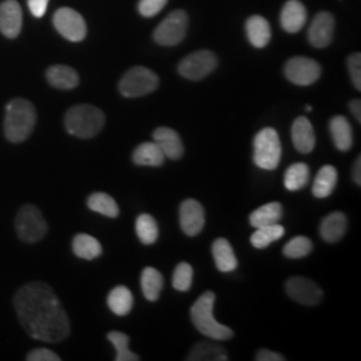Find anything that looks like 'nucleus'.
Listing matches in <instances>:
<instances>
[{"instance_id":"1","label":"nucleus","mask_w":361,"mask_h":361,"mask_svg":"<svg viewBox=\"0 0 361 361\" xmlns=\"http://www.w3.org/2000/svg\"><path fill=\"white\" fill-rule=\"evenodd\" d=\"M19 322L32 338L59 343L70 335V320L61 300L46 283H28L13 296Z\"/></svg>"},{"instance_id":"2","label":"nucleus","mask_w":361,"mask_h":361,"mask_svg":"<svg viewBox=\"0 0 361 361\" xmlns=\"http://www.w3.org/2000/svg\"><path fill=\"white\" fill-rule=\"evenodd\" d=\"M37 123L35 106L25 98L13 99L6 107L4 134L13 143L25 142Z\"/></svg>"},{"instance_id":"3","label":"nucleus","mask_w":361,"mask_h":361,"mask_svg":"<svg viewBox=\"0 0 361 361\" xmlns=\"http://www.w3.org/2000/svg\"><path fill=\"white\" fill-rule=\"evenodd\" d=\"M214 302H216V295L210 290L198 297V300L194 302L190 310L194 326L202 335L207 336L212 340H216V341L231 340L233 337L232 329L224 324L219 323L214 319V314H213Z\"/></svg>"},{"instance_id":"4","label":"nucleus","mask_w":361,"mask_h":361,"mask_svg":"<svg viewBox=\"0 0 361 361\" xmlns=\"http://www.w3.org/2000/svg\"><path fill=\"white\" fill-rule=\"evenodd\" d=\"M106 116L104 111L91 104H78L71 107L65 116L66 130L82 140H89L104 129Z\"/></svg>"},{"instance_id":"5","label":"nucleus","mask_w":361,"mask_h":361,"mask_svg":"<svg viewBox=\"0 0 361 361\" xmlns=\"http://www.w3.org/2000/svg\"><path fill=\"white\" fill-rule=\"evenodd\" d=\"M253 161L256 166L264 170H274L281 161V142L279 133L265 128L257 133L253 141Z\"/></svg>"},{"instance_id":"6","label":"nucleus","mask_w":361,"mask_h":361,"mask_svg":"<svg viewBox=\"0 0 361 361\" xmlns=\"http://www.w3.org/2000/svg\"><path fill=\"white\" fill-rule=\"evenodd\" d=\"M15 228L18 237L28 244L40 241L49 229L42 212L34 205L20 207L15 219Z\"/></svg>"},{"instance_id":"7","label":"nucleus","mask_w":361,"mask_h":361,"mask_svg":"<svg viewBox=\"0 0 361 361\" xmlns=\"http://www.w3.org/2000/svg\"><path fill=\"white\" fill-rule=\"evenodd\" d=\"M159 79L154 71L135 66L130 68L119 82V91L126 98H140L157 90Z\"/></svg>"},{"instance_id":"8","label":"nucleus","mask_w":361,"mask_h":361,"mask_svg":"<svg viewBox=\"0 0 361 361\" xmlns=\"http://www.w3.org/2000/svg\"><path fill=\"white\" fill-rule=\"evenodd\" d=\"M188 22H189L188 13L182 10L169 13L168 16L155 28V42L166 47L180 44L186 37Z\"/></svg>"},{"instance_id":"9","label":"nucleus","mask_w":361,"mask_h":361,"mask_svg":"<svg viewBox=\"0 0 361 361\" xmlns=\"http://www.w3.org/2000/svg\"><path fill=\"white\" fill-rule=\"evenodd\" d=\"M217 56L212 51H195L180 61L178 73L189 80H201L210 75L217 67Z\"/></svg>"},{"instance_id":"10","label":"nucleus","mask_w":361,"mask_h":361,"mask_svg":"<svg viewBox=\"0 0 361 361\" xmlns=\"http://www.w3.org/2000/svg\"><path fill=\"white\" fill-rule=\"evenodd\" d=\"M284 74L293 85L310 86L322 77V66L310 58L295 56L286 62Z\"/></svg>"},{"instance_id":"11","label":"nucleus","mask_w":361,"mask_h":361,"mask_svg":"<svg viewBox=\"0 0 361 361\" xmlns=\"http://www.w3.org/2000/svg\"><path fill=\"white\" fill-rule=\"evenodd\" d=\"M54 26L58 32L71 42H80L86 38L87 26L80 13L73 8H59L54 15Z\"/></svg>"},{"instance_id":"12","label":"nucleus","mask_w":361,"mask_h":361,"mask_svg":"<svg viewBox=\"0 0 361 361\" xmlns=\"http://www.w3.org/2000/svg\"><path fill=\"white\" fill-rule=\"evenodd\" d=\"M285 289L288 296L302 305H319L323 300V290L320 286L305 277H292L286 281Z\"/></svg>"},{"instance_id":"13","label":"nucleus","mask_w":361,"mask_h":361,"mask_svg":"<svg viewBox=\"0 0 361 361\" xmlns=\"http://www.w3.org/2000/svg\"><path fill=\"white\" fill-rule=\"evenodd\" d=\"M335 35V18L331 13H319L313 22L310 23L308 30V39L310 44L316 49H324L328 47Z\"/></svg>"},{"instance_id":"14","label":"nucleus","mask_w":361,"mask_h":361,"mask_svg":"<svg viewBox=\"0 0 361 361\" xmlns=\"http://www.w3.org/2000/svg\"><path fill=\"white\" fill-rule=\"evenodd\" d=\"M180 224L182 232L194 237L202 232L205 226V210L195 200H186L180 204Z\"/></svg>"},{"instance_id":"15","label":"nucleus","mask_w":361,"mask_h":361,"mask_svg":"<svg viewBox=\"0 0 361 361\" xmlns=\"http://www.w3.org/2000/svg\"><path fill=\"white\" fill-rule=\"evenodd\" d=\"M23 13L16 0H4L0 4V31L7 38H16L23 25Z\"/></svg>"},{"instance_id":"16","label":"nucleus","mask_w":361,"mask_h":361,"mask_svg":"<svg viewBox=\"0 0 361 361\" xmlns=\"http://www.w3.org/2000/svg\"><path fill=\"white\" fill-rule=\"evenodd\" d=\"M292 141L297 152L302 154L310 153L316 146L314 130L310 119L305 116H298L292 126Z\"/></svg>"},{"instance_id":"17","label":"nucleus","mask_w":361,"mask_h":361,"mask_svg":"<svg viewBox=\"0 0 361 361\" xmlns=\"http://www.w3.org/2000/svg\"><path fill=\"white\" fill-rule=\"evenodd\" d=\"M281 26L289 34H297L307 22V10L300 0H288L281 11Z\"/></svg>"},{"instance_id":"18","label":"nucleus","mask_w":361,"mask_h":361,"mask_svg":"<svg viewBox=\"0 0 361 361\" xmlns=\"http://www.w3.org/2000/svg\"><path fill=\"white\" fill-rule=\"evenodd\" d=\"M153 141L162 150L166 158L180 159L183 155V143L177 131L169 128H158L153 133Z\"/></svg>"},{"instance_id":"19","label":"nucleus","mask_w":361,"mask_h":361,"mask_svg":"<svg viewBox=\"0 0 361 361\" xmlns=\"http://www.w3.org/2000/svg\"><path fill=\"white\" fill-rule=\"evenodd\" d=\"M46 78L52 87L59 90H73L79 85V75L70 66H51L46 71Z\"/></svg>"},{"instance_id":"20","label":"nucleus","mask_w":361,"mask_h":361,"mask_svg":"<svg viewBox=\"0 0 361 361\" xmlns=\"http://www.w3.org/2000/svg\"><path fill=\"white\" fill-rule=\"evenodd\" d=\"M246 35L252 46H255L256 49L267 47L271 38L269 22L259 15L250 16L246 20Z\"/></svg>"},{"instance_id":"21","label":"nucleus","mask_w":361,"mask_h":361,"mask_svg":"<svg viewBox=\"0 0 361 361\" xmlns=\"http://www.w3.org/2000/svg\"><path fill=\"white\" fill-rule=\"evenodd\" d=\"M348 221L344 213L334 212L322 221L320 234L326 243H337L347 232Z\"/></svg>"},{"instance_id":"22","label":"nucleus","mask_w":361,"mask_h":361,"mask_svg":"<svg viewBox=\"0 0 361 361\" xmlns=\"http://www.w3.org/2000/svg\"><path fill=\"white\" fill-rule=\"evenodd\" d=\"M212 253L214 258V264L219 271L228 273L237 269L238 259L234 255L231 243L226 238H217L212 246Z\"/></svg>"},{"instance_id":"23","label":"nucleus","mask_w":361,"mask_h":361,"mask_svg":"<svg viewBox=\"0 0 361 361\" xmlns=\"http://www.w3.org/2000/svg\"><path fill=\"white\" fill-rule=\"evenodd\" d=\"M329 131L336 147L340 152H348L353 145V131L345 116H336L329 122Z\"/></svg>"},{"instance_id":"24","label":"nucleus","mask_w":361,"mask_h":361,"mask_svg":"<svg viewBox=\"0 0 361 361\" xmlns=\"http://www.w3.org/2000/svg\"><path fill=\"white\" fill-rule=\"evenodd\" d=\"M165 158L166 157L154 141L141 143L133 153V162L138 166L158 168L165 164Z\"/></svg>"},{"instance_id":"25","label":"nucleus","mask_w":361,"mask_h":361,"mask_svg":"<svg viewBox=\"0 0 361 361\" xmlns=\"http://www.w3.org/2000/svg\"><path fill=\"white\" fill-rule=\"evenodd\" d=\"M283 219V205L280 202H271L256 209L250 216L249 222L253 228H262L279 224Z\"/></svg>"},{"instance_id":"26","label":"nucleus","mask_w":361,"mask_h":361,"mask_svg":"<svg viewBox=\"0 0 361 361\" xmlns=\"http://www.w3.org/2000/svg\"><path fill=\"white\" fill-rule=\"evenodd\" d=\"M107 305L116 316H126L133 310L134 297L129 288L119 285L111 289V292L109 293Z\"/></svg>"},{"instance_id":"27","label":"nucleus","mask_w":361,"mask_h":361,"mask_svg":"<svg viewBox=\"0 0 361 361\" xmlns=\"http://www.w3.org/2000/svg\"><path fill=\"white\" fill-rule=\"evenodd\" d=\"M336 183H337V170L332 165H325L319 170L314 178L312 193L317 198H326L334 193Z\"/></svg>"},{"instance_id":"28","label":"nucleus","mask_w":361,"mask_h":361,"mask_svg":"<svg viewBox=\"0 0 361 361\" xmlns=\"http://www.w3.org/2000/svg\"><path fill=\"white\" fill-rule=\"evenodd\" d=\"M73 252L82 259H95L102 255V245L92 235L80 233L73 240Z\"/></svg>"},{"instance_id":"29","label":"nucleus","mask_w":361,"mask_h":361,"mask_svg":"<svg viewBox=\"0 0 361 361\" xmlns=\"http://www.w3.org/2000/svg\"><path fill=\"white\" fill-rule=\"evenodd\" d=\"M189 361H226L229 356L224 347L216 343L202 341L194 345L192 352L189 353Z\"/></svg>"},{"instance_id":"30","label":"nucleus","mask_w":361,"mask_h":361,"mask_svg":"<svg viewBox=\"0 0 361 361\" xmlns=\"http://www.w3.org/2000/svg\"><path fill=\"white\" fill-rule=\"evenodd\" d=\"M165 280L164 276L157 271L155 268H145L141 274V288H142L143 296L149 301H157L161 292L164 289Z\"/></svg>"},{"instance_id":"31","label":"nucleus","mask_w":361,"mask_h":361,"mask_svg":"<svg viewBox=\"0 0 361 361\" xmlns=\"http://www.w3.org/2000/svg\"><path fill=\"white\" fill-rule=\"evenodd\" d=\"M310 170L308 165L298 162L292 166H289L285 171L284 185L285 188L290 192H297L307 186L310 182Z\"/></svg>"},{"instance_id":"32","label":"nucleus","mask_w":361,"mask_h":361,"mask_svg":"<svg viewBox=\"0 0 361 361\" xmlns=\"http://www.w3.org/2000/svg\"><path fill=\"white\" fill-rule=\"evenodd\" d=\"M87 207L92 212L99 213L104 217L116 219L119 216V207L116 205V200L106 193H92L87 200Z\"/></svg>"},{"instance_id":"33","label":"nucleus","mask_w":361,"mask_h":361,"mask_svg":"<svg viewBox=\"0 0 361 361\" xmlns=\"http://www.w3.org/2000/svg\"><path fill=\"white\" fill-rule=\"evenodd\" d=\"M285 234V229L283 225L274 224L257 228V231L252 234L250 243L256 249H265L267 246L271 245V243L279 241Z\"/></svg>"},{"instance_id":"34","label":"nucleus","mask_w":361,"mask_h":361,"mask_svg":"<svg viewBox=\"0 0 361 361\" xmlns=\"http://www.w3.org/2000/svg\"><path fill=\"white\" fill-rule=\"evenodd\" d=\"M135 232L145 245H153L158 238V225L150 214H141L135 221Z\"/></svg>"},{"instance_id":"35","label":"nucleus","mask_w":361,"mask_h":361,"mask_svg":"<svg viewBox=\"0 0 361 361\" xmlns=\"http://www.w3.org/2000/svg\"><path fill=\"white\" fill-rule=\"evenodd\" d=\"M107 338H109V341H110V343L114 345V348H116V361L140 360V356L130 350V337L126 335V334L118 332V331H113V332H109V334H107Z\"/></svg>"},{"instance_id":"36","label":"nucleus","mask_w":361,"mask_h":361,"mask_svg":"<svg viewBox=\"0 0 361 361\" xmlns=\"http://www.w3.org/2000/svg\"><path fill=\"white\" fill-rule=\"evenodd\" d=\"M312 249L313 244L308 237L297 235L284 246V256L292 259L307 257L312 252Z\"/></svg>"},{"instance_id":"37","label":"nucleus","mask_w":361,"mask_h":361,"mask_svg":"<svg viewBox=\"0 0 361 361\" xmlns=\"http://www.w3.org/2000/svg\"><path fill=\"white\" fill-rule=\"evenodd\" d=\"M193 284V268L188 262H180L173 273V288L178 292H188Z\"/></svg>"},{"instance_id":"38","label":"nucleus","mask_w":361,"mask_h":361,"mask_svg":"<svg viewBox=\"0 0 361 361\" xmlns=\"http://www.w3.org/2000/svg\"><path fill=\"white\" fill-rule=\"evenodd\" d=\"M166 4L168 0H140L138 10L145 18H152L161 13Z\"/></svg>"},{"instance_id":"39","label":"nucleus","mask_w":361,"mask_h":361,"mask_svg":"<svg viewBox=\"0 0 361 361\" xmlns=\"http://www.w3.org/2000/svg\"><path fill=\"white\" fill-rule=\"evenodd\" d=\"M348 70L353 86L361 90V55L360 52H355L348 58Z\"/></svg>"},{"instance_id":"40","label":"nucleus","mask_w":361,"mask_h":361,"mask_svg":"<svg viewBox=\"0 0 361 361\" xmlns=\"http://www.w3.org/2000/svg\"><path fill=\"white\" fill-rule=\"evenodd\" d=\"M27 360L28 361H61V357L47 348H38L31 350L27 355Z\"/></svg>"},{"instance_id":"41","label":"nucleus","mask_w":361,"mask_h":361,"mask_svg":"<svg viewBox=\"0 0 361 361\" xmlns=\"http://www.w3.org/2000/svg\"><path fill=\"white\" fill-rule=\"evenodd\" d=\"M27 3L31 13L37 18H42L46 13L49 6V0H27Z\"/></svg>"},{"instance_id":"42","label":"nucleus","mask_w":361,"mask_h":361,"mask_svg":"<svg viewBox=\"0 0 361 361\" xmlns=\"http://www.w3.org/2000/svg\"><path fill=\"white\" fill-rule=\"evenodd\" d=\"M256 360L257 361H284L285 357L280 353H276L269 349H261L256 353Z\"/></svg>"},{"instance_id":"43","label":"nucleus","mask_w":361,"mask_h":361,"mask_svg":"<svg viewBox=\"0 0 361 361\" xmlns=\"http://www.w3.org/2000/svg\"><path fill=\"white\" fill-rule=\"evenodd\" d=\"M349 110L352 113V116L356 118V121L360 123L361 122V102L360 99H353L349 104Z\"/></svg>"},{"instance_id":"44","label":"nucleus","mask_w":361,"mask_h":361,"mask_svg":"<svg viewBox=\"0 0 361 361\" xmlns=\"http://www.w3.org/2000/svg\"><path fill=\"white\" fill-rule=\"evenodd\" d=\"M352 178L355 180L356 185H361V157H357L355 165H353V170H352Z\"/></svg>"},{"instance_id":"45","label":"nucleus","mask_w":361,"mask_h":361,"mask_svg":"<svg viewBox=\"0 0 361 361\" xmlns=\"http://www.w3.org/2000/svg\"><path fill=\"white\" fill-rule=\"evenodd\" d=\"M305 110H307V111H312V106H310V104H307V107H305Z\"/></svg>"}]
</instances>
